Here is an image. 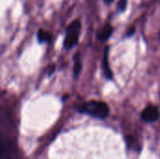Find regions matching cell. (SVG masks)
Returning <instances> with one entry per match:
<instances>
[{
	"label": "cell",
	"mask_w": 160,
	"mask_h": 159,
	"mask_svg": "<svg viewBox=\"0 0 160 159\" xmlns=\"http://www.w3.org/2000/svg\"><path fill=\"white\" fill-rule=\"evenodd\" d=\"M81 31H82V22L80 20H74L67 26L66 36L63 43L65 49L70 50L78 44Z\"/></svg>",
	"instance_id": "obj_2"
},
{
	"label": "cell",
	"mask_w": 160,
	"mask_h": 159,
	"mask_svg": "<svg viewBox=\"0 0 160 159\" xmlns=\"http://www.w3.org/2000/svg\"><path fill=\"white\" fill-rule=\"evenodd\" d=\"M135 32H136V28H135L134 26H131V27L128 29V31L127 32V35H126V36L128 37H132V36L135 34Z\"/></svg>",
	"instance_id": "obj_9"
},
{
	"label": "cell",
	"mask_w": 160,
	"mask_h": 159,
	"mask_svg": "<svg viewBox=\"0 0 160 159\" xmlns=\"http://www.w3.org/2000/svg\"><path fill=\"white\" fill-rule=\"evenodd\" d=\"M37 37L39 43H50L52 38V35L51 32L44 30V29H39L37 34Z\"/></svg>",
	"instance_id": "obj_6"
},
{
	"label": "cell",
	"mask_w": 160,
	"mask_h": 159,
	"mask_svg": "<svg viewBox=\"0 0 160 159\" xmlns=\"http://www.w3.org/2000/svg\"><path fill=\"white\" fill-rule=\"evenodd\" d=\"M74 60H75V64H74V76L78 77L80 72H81V70H82V60H81V56H80L79 52L74 56Z\"/></svg>",
	"instance_id": "obj_7"
},
{
	"label": "cell",
	"mask_w": 160,
	"mask_h": 159,
	"mask_svg": "<svg viewBox=\"0 0 160 159\" xmlns=\"http://www.w3.org/2000/svg\"><path fill=\"white\" fill-rule=\"evenodd\" d=\"M109 47H106L105 51H104V56H103V69H104V73L105 76L108 80H112L113 78V74L109 66V61H108V57H109Z\"/></svg>",
	"instance_id": "obj_5"
},
{
	"label": "cell",
	"mask_w": 160,
	"mask_h": 159,
	"mask_svg": "<svg viewBox=\"0 0 160 159\" xmlns=\"http://www.w3.org/2000/svg\"><path fill=\"white\" fill-rule=\"evenodd\" d=\"M78 111L81 113H85L98 119H105L110 113L109 106L103 101L92 100L80 106Z\"/></svg>",
	"instance_id": "obj_1"
},
{
	"label": "cell",
	"mask_w": 160,
	"mask_h": 159,
	"mask_svg": "<svg viewBox=\"0 0 160 159\" xmlns=\"http://www.w3.org/2000/svg\"><path fill=\"white\" fill-rule=\"evenodd\" d=\"M54 67H55V66H54V65L51 66V67H50V72H49V75H52V73L54 71Z\"/></svg>",
	"instance_id": "obj_11"
},
{
	"label": "cell",
	"mask_w": 160,
	"mask_h": 159,
	"mask_svg": "<svg viewBox=\"0 0 160 159\" xmlns=\"http://www.w3.org/2000/svg\"><path fill=\"white\" fill-rule=\"evenodd\" d=\"M128 0H118L117 5H116V10L118 13H123L126 11L128 7Z\"/></svg>",
	"instance_id": "obj_8"
},
{
	"label": "cell",
	"mask_w": 160,
	"mask_h": 159,
	"mask_svg": "<svg viewBox=\"0 0 160 159\" xmlns=\"http://www.w3.org/2000/svg\"><path fill=\"white\" fill-rule=\"evenodd\" d=\"M113 33V26L111 23H105L98 32H97V38L99 41H107Z\"/></svg>",
	"instance_id": "obj_4"
},
{
	"label": "cell",
	"mask_w": 160,
	"mask_h": 159,
	"mask_svg": "<svg viewBox=\"0 0 160 159\" xmlns=\"http://www.w3.org/2000/svg\"><path fill=\"white\" fill-rule=\"evenodd\" d=\"M158 109L155 105H148L142 112V119L145 122H155L158 119Z\"/></svg>",
	"instance_id": "obj_3"
},
{
	"label": "cell",
	"mask_w": 160,
	"mask_h": 159,
	"mask_svg": "<svg viewBox=\"0 0 160 159\" xmlns=\"http://www.w3.org/2000/svg\"><path fill=\"white\" fill-rule=\"evenodd\" d=\"M113 1L114 0H103V2L105 3V5H107V6H110Z\"/></svg>",
	"instance_id": "obj_10"
},
{
	"label": "cell",
	"mask_w": 160,
	"mask_h": 159,
	"mask_svg": "<svg viewBox=\"0 0 160 159\" xmlns=\"http://www.w3.org/2000/svg\"><path fill=\"white\" fill-rule=\"evenodd\" d=\"M159 35H160V32H159Z\"/></svg>",
	"instance_id": "obj_12"
}]
</instances>
